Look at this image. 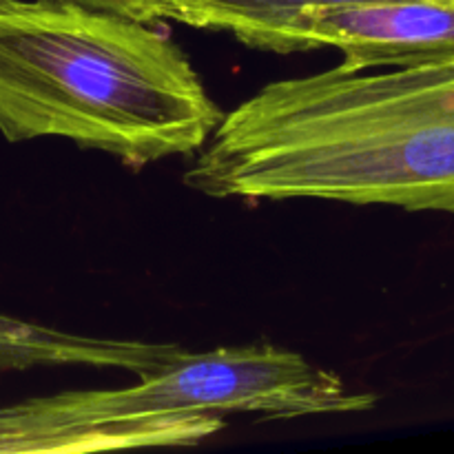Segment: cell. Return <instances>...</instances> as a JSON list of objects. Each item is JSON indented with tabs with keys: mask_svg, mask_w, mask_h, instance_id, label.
Returning <instances> with one entry per match:
<instances>
[{
	"mask_svg": "<svg viewBox=\"0 0 454 454\" xmlns=\"http://www.w3.org/2000/svg\"><path fill=\"white\" fill-rule=\"evenodd\" d=\"M184 184L224 200L454 213V58L266 84L222 115Z\"/></svg>",
	"mask_w": 454,
	"mask_h": 454,
	"instance_id": "obj_1",
	"label": "cell"
},
{
	"mask_svg": "<svg viewBox=\"0 0 454 454\" xmlns=\"http://www.w3.org/2000/svg\"><path fill=\"white\" fill-rule=\"evenodd\" d=\"M158 31L71 0H0V133L62 137L142 168L198 153L222 120Z\"/></svg>",
	"mask_w": 454,
	"mask_h": 454,
	"instance_id": "obj_2",
	"label": "cell"
},
{
	"mask_svg": "<svg viewBox=\"0 0 454 454\" xmlns=\"http://www.w3.org/2000/svg\"><path fill=\"white\" fill-rule=\"evenodd\" d=\"M140 384L118 390H71L22 402L51 433L124 430L142 419L257 412L273 419L346 415L375 406L368 393L346 388L337 372L270 344L182 350Z\"/></svg>",
	"mask_w": 454,
	"mask_h": 454,
	"instance_id": "obj_3",
	"label": "cell"
},
{
	"mask_svg": "<svg viewBox=\"0 0 454 454\" xmlns=\"http://www.w3.org/2000/svg\"><path fill=\"white\" fill-rule=\"evenodd\" d=\"M335 47L340 69H397L454 58V0H377L313 9L288 25L282 53Z\"/></svg>",
	"mask_w": 454,
	"mask_h": 454,
	"instance_id": "obj_4",
	"label": "cell"
},
{
	"mask_svg": "<svg viewBox=\"0 0 454 454\" xmlns=\"http://www.w3.org/2000/svg\"><path fill=\"white\" fill-rule=\"evenodd\" d=\"M182 350L177 344L74 335L0 313V372L34 366H91L145 377Z\"/></svg>",
	"mask_w": 454,
	"mask_h": 454,
	"instance_id": "obj_5",
	"label": "cell"
},
{
	"mask_svg": "<svg viewBox=\"0 0 454 454\" xmlns=\"http://www.w3.org/2000/svg\"><path fill=\"white\" fill-rule=\"evenodd\" d=\"M377 0H155L153 22H182L198 29L229 31L239 43L282 53V38L297 16L313 9Z\"/></svg>",
	"mask_w": 454,
	"mask_h": 454,
	"instance_id": "obj_6",
	"label": "cell"
},
{
	"mask_svg": "<svg viewBox=\"0 0 454 454\" xmlns=\"http://www.w3.org/2000/svg\"><path fill=\"white\" fill-rule=\"evenodd\" d=\"M71 3L100 9V12L120 13V16L136 18L142 22H153L155 0H71Z\"/></svg>",
	"mask_w": 454,
	"mask_h": 454,
	"instance_id": "obj_7",
	"label": "cell"
}]
</instances>
